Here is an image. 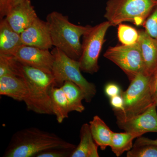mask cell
I'll return each mask as SVG.
<instances>
[{"label":"cell","instance_id":"f1b7e54d","mask_svg":"<svg viewBox=\"0 0 157 157\" xmlns=\"http://www.w3.org/2000/svg\"><path fill=\"white\" fill-rule=\"evenodd\" d=\"M146 145H155L157 146V139L153 140L147 137H142L140 136V137H137V140L133 145V147Z\"/></svg>","mask_w":157,"mask_h":157},{"label":"cell","instance_id":"9c48e42d","mask_svg":"<svg viewBox=\"0 0 157 157\" xmlns=\"http://www.w3.org/2000/svg\"><path fill=\"white\" fill-rule=\"evenodd\" d=\"M156 108L154 102L144 112L126 119H117V124L120 128L137 138L148 132L157 133Z\"/></svg>","mask_w":157,"mask_h":157},{"label":"cell","instance_id":"cb8c5ba5","mask_svg":"<svg viewBox=\"0 0 157 157\" xmlns=\"http://www.w3.org/2000/svg\"><path fill=\"white\" fill-rule=\"evenodd\" d=\"M143 26L151 36L157 39V5L145 20Z\"/></svg>","mask_w":157,"mask_h":157},{"label":"cell","instance_id":"d6986e66","mask_svg":"<svg viewBox=\"0 0 157 157\" xmlns=\"http://www.w3.org/2000/svg\"><path fill=\"white\" fill-rule=\"evenodd\" d=\"M61 87L67 99L70 112H83L85 108L82 102L85 99L82 90L74 82L70 81L65 82Z\"/></svg>","mask_w":157,"mask_h":157},{"label":"cell","instance_id":"484cf974","mask_svg":"<svg viewBox=\"0 0 157 157\" xmlns=\"http://www.w3.org/2000/svg\"><path fill=\"white\" fill-rule=\"evenodd\" d=\"M109 103L114 112H121L124 111V103L121 95L109 98Z\"/></svg>","mask_w":157,"mask_h":157},{"label":"cell","instance_id":"3957f363","mask_svg":"<svg viewBox=\"0 0 157 157\" xmlns=\"http://www.w3.org/2000/svg\"><path fill=\"white\" fill-rule=\"evenodd\" d=\"M21 77L28 87V95L24 102L27 109L38 114L54 115L49 94L51 87L54 86L52 74L21 63Z\"/></svg>","mask_w":157,"mask_h":157},{"label":"cell","instance_id":"52a82bcc","mask_svg":"<svg viewBox=\"0 0 157 157\" xmlns=\"http://www.w3.org/2000/svg\"><path fill=\"white\" fill-rule=\"evenodd\" d=\"M111 25L107 21L92 26L83 36L81 56L78 60L81 71L93 74L98 72L100 67L98 59L105 37Z\"/></svg>","mask_w":157,"mask_h":157},{"label":"cell","instance_id":"ba28073f","mask_svg":"<svg viewBox=\"0 0 157 157\" xmlns=\"http://www.w3.org/2000/svg\"><path fill=\"white\" fill-rule=\"evenodd\" d=\"M104 56L120 68L130 81L139 73H144V62L139 41L133 45L109 47Z\"/></svg>","mask_w":157,"mask_h":157},{"label":"cell","instance_id":"30bf717a","mask_svg":"<svg viewBox=\"0 0 157 157\" xmlns=\"http://www.w3.org/2000/svg\"><path fill=\"white\" fill-rule=\"evenodd\" d=\"M13 56L22 64L36 68L46 73H52L54 56L48 49L23 45L13 55Z\"/></svg>","mask_w":157,"mask_h":157},{"label":"cell","instance_id":"7a4b0ae2","mask_svg":"<svg viewBox=\"0 0 157 157\" xmlns=\"http://www.w3.org/2000/svg\"><path fill=\"white\" fill-rule=\"evenodd\" d=\"M52 45L71 58L78 60L81 56L80 38L92 26L76 25L69 20L67 15L53 11L46 16Z\"/></svg>","mask_w":157,"mask_h":157},{"label":"cell","instance_id":"8fae6325","mask_svg":"<svg viewBox=\"0 0 157 157\" xmlns=\"http://www.w3.org/2000/svg\"><path fill=\"white\" fill-rule=\"evenodd\" d=\"M20 35L24 45L48 50L53 46L48 23L39 17Z\"/></svg>","mask_w":157,"mask_h":157},{"label":"cell","instance_id":"f546056e","mask_svg":"<svg viewBox=\"0 0 157 157\" xmlns=\"http://www.w3.org/2000/svg\"><path fill=\"white\" fill-rule=\"evenodd\" d=\"M151 88L154 100L157 98V70L151 76Z\"/></svg>","mask_w":157,"mask_h":157},{"label":"cell","instance_id":"d4e9b609","mask_svg":"<svg viewBox=\"0 0 157 157\" xmlns=\"http://www.w3.org/2000/svg\"><path fill=\"white\" fill-rule=\"evenodd\" d=\"M73 149L52 148L42 152L35 157H71Z\"/></svg>","mask_w":157,"mask_h":157},{"label":"cell","instance_id":"ac0fdd59","mask_svg":"<svg viewBox=\"0 0 157 157\" xmlns=\"http://www.w3.org/2000/svg\"><path fill=\"white\" fill-rule=\"evenodd\" d=\"M49 94L54 115L56 117L58 123L61 124L66 119L69 117L70 112L67 99L61 87L53 86L51 87Z\"/></svg>","mask_w":157,"mask_h":157},{"label":"cell","instance_id":"5bb4252c","mask_svg":"<svg viewBox=\"0 0 157 157\" xmlns=\"http://www.w3.org/2000/svg\"><path fill=\"white\" fill-rule=\"evenodd\" d=\"M140 43L144 65V73L151 76L157 70V39L144 30L139 31Z\"/></svg>","mask_w":157,"mask_h":157},{"label":"cell","instance_id":"277c9868","mask_svg":"<svg viewBox=\"0 0 157 157\" xmlns=\"http://www.w3.org/2000/svg\"><path fill=\"white\" fill-rule=\"evenodd\" d=\"M51 52L54 56L52 74L54 86L60 87L65 82H72L84 93L85 102L90 103L97 94V88L95 85L87 81L82 76L79 61L71 58L56 47Z\"/></svg>","mask_w":157,"mask_h":157},{"label":"cell","instance_id":"83f0119b","mask_svg":"<svg viewBox=\"0 0 157 157\" xmlns=\"http://www.w3.org/2000/svg\"><path fill=\"white\" fill-rule=\"evenodd\" d=\"M12 6V0H0V18L3 19L11 10Z\"/></svg>","mask_w":157,"mask_h":157},{"label":"cell","instance_id":"ffe728a7","mask_svg":"<svg viewBox=\"0 0 157 157\" xmlns=\"http://www.w3.org/2000/svg\"><path fill=\"white\" fill-rule=\"evenodd\" d=\"M136 138L135 135L129 132H113L109 147L115 155L120 157L125 152L128 151L133 148V141Z\"/></svg>","mask_w":157,"mask_h":157},{"label":"cell","instance_id":"7402d4cb","mask_svg":"<svg viewBox=\"0 0 157 157\" xmlns=\"http://www.w3.org/2000/svg\"><path fill=\"white\" fill-rule=\"evenodd\" d=\"M117 37L122 45H133L139 41V31L131 26L121 23L118 25Z\"/></svg>","mask_w":157,"mask_h":157},{"label":"cell","instance_id":"2e32d148","mask_svg":"<svg viewBox=\"0 0 157 157\" xmlns=\"http://www.w3.org/2000/svg\"><path fill=\"white\" fill-rule=\"evenodd\" d=\"M98 147L92 135L89 124H83L80 129V142L71 157H99Z\"/></svg>","mask_w":157,"mask_h":157},{"label":"cell","instance_id":"7c38bea8","mask_svg":"<svg viewBox=\"0 0 157 157\" xmlns=\"http://www.w3.org/2000/svg\"><path fill=\"white\" fill-rule=\"evenodd\" d=\"M37 17L30 0H24L12 6L5 18L11 28L21 34L28 28Z\"/></svg>","mask_w":157,"mask_h":157},{"label":"cell","instance_id":"5b68a950","mask_svg":"<svg viewBox=\"0 0 157 157\" xmlns=\"http://www.w3.org/2000/svg\"><path fill=\"white\" fill-rule=\"evenodd\" d=\"M157 5V0H109L104 17L111 26L124 22L143 26Z\"/></svg>","mask_w":157,"mask_h":157},{"label":"cell","instance_id":"e0dca14e","mask_svg":"<svg viewBox=\"0 0 157 157\" xmlns=\"http://www.w3.org/2000/svg\"><path fill=\"white\" fill-rule=\"evenodd\" d=\"M91 133L95 142L102 150L109 147L113 132L98 115L89 122Z\"/></svg>","mask_w":157,"mask_h":157},{"label":"cell","instance_id":"9a60e30c","mask_svg":"<svg viewBox=\"0 0 157 157\" xmlns=\"http://www.w3.org/2000/svg\"><path fill=\"white\" fill-rule=\"evenodd\" d=\"M23 45L20 34L14 30L5 18L0 22V54L13 56Z\"/></svg>","mask_w":157,"mask_h":157},{"label":"cell","instance_id":"603a6c76","mask_svg":"<svg viewBox=\"0 0 157 157\" xmlns=\"http://www.w3.org/2000/svg\"><path fill=\"white\" fill-rule=\"evenodd\" d=\"M127 157H157V146L146 145L135 147L127 152Z\"/></svg>","mask_w":157,"mask_h":157},{"label":"cell","instance_id":"4fadbf2b","mask_svg":"<svg viewBox=\"0 0 157 157\" xmlns=\"http://www.w3.org/2000/svg\"><path fill=\"white\" fill-rule=\"evenodd\" d=\"M29 94L28 87L23 78L15 76L0 77V94L15 101L25 102Z\"/></svg>","mask_w":157,"mask_h":157},{"label":"cell","instance_id":"8992f818","mask_svg":"<svg viewBox=\"0 0 157 157\" xmlns=\"http://www.w3.org/2000/svg\"><path fill=\"white\" fill-rule=\"evenodd\" d=\"M151 76L140 73L130 81L121 95L124 103V111L114 112L117 119H126L142 113L154 103L150 86Z\"/></svg>","mask_w":157,"mask_h":157},{"label":"cell","instance_id":"1f68e13d","mask_svg":"<svg viewBox=\"0 0 157 157\" xmlns=\"http://www.w3.org/2000/svg\"><path fill=\"white\" fill-rule=\"evenodd\" d=\"M154 102H155V104H156V107H157V98H156L155 99Z\"/></svg>","mask_w":157,"mask_h":157},{"label":"cell","instance_id":"6da1fadb","mask_svg":"<svg viewBox=\"0 0 157 157\" xmlns=\"http://www.w3.org/2000/svg\"><path fill=\"white\" fill-rule=\"evenodd\" d=\"M75 144L54 133L35 128L15 132L3 155L4 157H35L40 153L52 148L74 149Z\"/></svg>","mask_w":157,"mask_h":157},{"label":"cell","instance_id":"44dd1931","mask_svg":"<svg viewBox=\"0 0 157 157\" xmlns=\"http://www.w3.org/2000/svg\"><path fill=\"white\" fill-rule=\"evenodd\" d=\"M4 76L21 77V63L13 56L0 54V77Z\"/></svg>","mask_w":157,"mask_h":157},{"label":"cell","instance_id":"4dcf8cb0","mask_svg":"<svg viewBox=\"0 0 157 157\" xmlns=\"http://www.w3.org/2000/svg\"><path fill=\"white\" fill-rule=\"evenodd\" d=\"M24 0H12V6H15L18 3L21 2Z\"/></svg>","mask_w":157,"mask_h":157},{"label":"cell","instance_id":"4316f807","mask_svg":"<svg viewBox=\"0 0 157 157\" xmlns=\"http://www.w3.org/2000/svg\"><path fill=\"white\" fill-rule=\"evenodd\" d=\"M122 91V90L121 89L119 86L113 82L108 83L104 87L105 94L109 98L121 95Z\"/></svg>","mask_w":157,"mask_h":157}]
</instances>
